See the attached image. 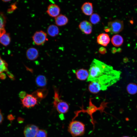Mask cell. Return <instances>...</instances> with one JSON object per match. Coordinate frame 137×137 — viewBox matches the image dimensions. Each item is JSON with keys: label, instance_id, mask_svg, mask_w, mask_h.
Segmentation results:
<instances>
[{"label": "cell", "instance_id": "cell-1", "mask_svg": "<svg viewBox=\"0 0 137 137\" xmlns=\"http://www.w3.org/2000/svg\"><path fill=\"white\" fill-rule=\"evenodd\" d=\"M88 81H96L101 85L103 90L116 82L120 79V71L96 59L92 61L89 71Z\"/></svg>", "mask_w": 137, "mask_h": 137}, {"label": "cell", "instance_id": "cell-2", "mask_svg": "<svg viewBox=\"0 0 137 137\" xmlns=\"http://www.w3.org/2000/svg\"><path fill=\"white\" fill-rule=\"evenodd\" d=\"M68 131L73 137L81 136L85 132V125L80 121L73 120L69 124Z\"/></svg>", "mask_w": 137, "mask_h": 137}, {"label": "cell", "instance_id": "cell-3", "mask_svg": "<svg viewBox=\"0 0 137 137\" xmlns=\"http://www.w3.org/2000/svg\"><path fill=\"white\" fill-rule=\"evenodd\" d=\"M32 39L34 43L38 46L43 45L48 40L47 33L42 30L36 31L32 36Z\"/></svg>", "mask_w": 137, "mask_h": 137}, {"label": "cell", "instance_id": "cell-4", "mask_svg": "<svg viewBox=\"0 0 137 137\" xmlns=\"http://www.w3.org/2000/svg\"><path fill=\"white\" fill-rule=\"evenodd\" d=\"M108 25L109 32L113 34L120 32L123 30L124 27L123 21L118 20L109 22Z\"/></svg>", "mask_w": 137, "mask_h": 137}, {"label": "cell", "instance_id": "cell-5", "mask_svg": "<svg viewBox=\"0 0 137 137\" xmlns=\"http://www.w3.org/2000/svg\"><path fill=\"white\" fill-rule=\"evenodd\" d=\"M23 107L29 108L34 107L38 104V100L32 94H27L23 99H20Z\"/></svg>", "mask_w": 137, "mask_h": 137}, {"label": "cell", "instance_id": "cell-6", "mask_svg": "<svg viewBox=\"0 0 137 137\" xmlns=\"http://www.w3.org/2000/svg\"><path fill=\"white\" fill-rule=\"evenodd\" d=\"M39 130L37 126L30 124L26 126L24 130V134L25 137H35L36 133Z\"/></svg>", "mask_w": 137, "mask_h": 137}, {"label": "cell", "instance_id": "cell-7", "mask_svg": "<svg viewBox=\"0 0 137 137\" xmlns=\"http://www.w3.org/2000/svg\"><path fill=\"white\" fill-rule=\"evenodd\" d=\"M60 11L59 7L54 4H49L46 11V13L50 16L55 18L60 14Z\"/></svg>", "mask_w": 137, "mask_h": 137}, {"label": "cell", "instance_id": "cell-8", "mask_svg": "<svg viewBox=\"0 0 137 137\" xmlns=\"http://www.w3.org/2000/svg\"><path fill=\"white\" fill-rule=\"evenodd\" d=\"M79 27L80 30L85 34H90L92 31V26L91 24L86 20L81 22L79 25Z\"/></svg>", "mask_w": 137, "mask_h": 137}, {"label": "cell", "instance_id": "cell-9", "mask_svg": "<svg viewBox=\"0 0 137 137\" xmlns=\"http://www.w3.org/2000/svg\"><path fill=\"white\" fill-rule=\"evenodd\" d=\"M26 56L27 58L30 61L36 60L38 57L39 52L37 49L33 47L28 48L26 52Z\"/></svg>", "mask_w": 137, "mask_h": 137}, {"label": "cell", "instance_id": "cell-10", "mask_svg": "<svg viewBox=\"0 0 137 137\" xmlns=\"http://www.w3.org/2000/svg\"><path fill=\"white\" fill-rule=\"evenodd\" d=\"M110 41L109 36L107 33H100L97 37V43L98 44L104 46H107L109 43Z\"/></svg>", "mask_w": 137, "mask_h": 137}, {"label": "cell", "instance_id": "cell-11", "mask_svg": "<svg viewBox=\"0 0 137 137\" xmlns=\"http://www.w3.org/2000/svg\"><path fill=\"white\" fill-rule=\"evenodd\" d=\"M56 108L57 111L60 113L65 114L68 111L69 106L67 102L61 100L57 104Z\"/></svg>", "mask_w": 137, "mask_h": 137}, {"label": "cell", "instance_id": "cell-12", "mask_svg": "<svg viewBox=\"0 0 137 137\" xmlns=\"http://www.w3.org/2000/svg\"><path fill=\"white\" fill-rule=\"evenodd\" d=\"M81 9L83 13L87 15H91L93 12L92 4L90 2H85L82 5Z\"/></svg>", "mask_w": 137, "mask_h": 137}, {"label": "cell", "instance_id": "cell-13", "mask_svg": "<svg viewBox=\"0 0 137 137\" xmlns=\"http://www.w3.org/2000/svg\"><path fill=\"white\" fill-rule=\"evenodd\" d=\"M106 103L105 102L102 103L101 104L100 107L98 108L92 103L91 99H90V100L89 105L88 108L86 110H84L83 111L86 112L90 115L91 117H92V114L97 110H100L101 108H103V107L106 105Z\"/></svg>", "mask_w": 137, "mask_h": 137}, {"label": "cell", "instance_id": "cell-14", "mask_svg": "<svg viewBox=\"0 0 137 137\" xmlns=\"http://www.w3.org/2000/svg\"><path fill=\"white\" fill-rule=\"evenodd\" d=\"M48 90L45 88L38 89L32 94L38 99H42L45 97L48 94Z\"/></svg>", "mask_w": 137, "mask_h": 137}, {"label": "cell", "instance_id": "cell-15", "mask_svg": "<svg viewBox=\"0 0 137 137\" xmlns=\"http://www.w3.org/2000/svg\"><path fill=\"white\" fill-rule=\"evenodd\" d=\"M56 24L57 26H62L66 24L68 21L67 18L62 14L59 15L55 18Z\"/></svg>", "mask_w": 137, "mask_h": 137}, {"label": "cell", "instance_id": "cell-16", "mask_svg": "<svg viewBox=\"0 0 137 137\" xmlns=\"http://www.w3.org/2000/svg\"><path fill=\"white\" fill-rule=\"evenodd\" d=\"M88 89L89 91L93 93H96L102 90L101 85L96 81L91 82L89 85Z\"/></svg>", "mask_w": 137, "mask_h": 137}, {"label": "cell", "instance_id": "cell-17", "mask_svg": "<svg viewBox=\"0 0 137 137\" xmlns=\"http://www.w3.org/2000/svg\"><path fill=\"white\" fill-rule=\"evenodd\" d=\"M76 77L79 79L84 80L88 79L89 75L88 71L85 69H81L76 70L75 72Z\"/></svg>", "mask_w": 137, "mask_h": 137}, {"label": "cell", "instance_id": "cell-18", "mask_svg": "<svg viewBox=\"0 0 137 137\" xmlns=\"http://www.w3.org/2000/svg\"><path fill=\"white\" fill-rule=\"evenodd\" d=\"M47 32L50 36L54 37L57 36L59 33V30L58 26L55 25H49L47 29Z\"/></svg>", "mask_w": 137, "mask_h": 137}, {"label": "cell", "instance_id": "cell-19", "mask_svg": "<svg viewBox=\"0 0 137 137\" xmlns=\"http://www.w3.org/2000/svg\"><path fill=\"white\" fill-rule=\"evenodd\" d=\"M36 85L39 87L44 88L47 83V80L46 77L43 75H38L35 79Z\"/></svg>", "mask_w": 137, "mask_h": 137}, {"label": "cell", "instance_id": "cell-20", "mask_svg": "<svg viewBox=\"0 0 137 137\" xmlns=\"http://www.w3.org/2000/svg\"><path fill=\"white\" fill-rule=\"evenodd\" d=\"M123 40L122 37L120 35H116L113 36L111 39V42L114 46L118 47L123 43Z\"/></svg>", "mask_w": 137, "mask_h": 137}, {"label": "cell", "instance_id": "cell-21", "mask_svg": "<svg viewBox=\"0 0 137 137\" xmlns=\"http://www.w3.org/2000/svg\"><path fill=\"white\" fill-rule=\"evenodd\" d=\"M6 23V19L4 14L0 12V38L6 33L4 27Z\"/></svg>", "mask_w": 137, "mask_h": 137}, {"label": "cell", "instance_id": "cell-22", "mask_svg": "<svg viewBox=\"0 0 137 137\" xmlns=\"http://www.w3.org/2000/svg\"><path fill=\"white\" fill-rule=\"evenodd\" d=\"M10 41L11 38L9 33H5L0 38V43L4 46L8 45Z\"/></svg>", "mask_w": 137, "mask_h": 137}, {"label": "cell", "instance_id": "cell-23", "mask_svg": "<svg viewBox=\"0 0 137 137\" xmlns=\"http://www.w3.org/2000/svg\"><path fill=\"white\" fill-rule=\"evenodd\" d=\"M127 90L129 94H135L137 92V85L134 83H130L127 86Z\"/></svg>", "mask_w": 137, "mask_h": 137}, {"label": "cell", "instance_id": "cell-24", "mask_svg": "<svg viewBox=\"0 0 137 137\" xmlns=\"http://www.w3.org/2000/svg\"><path fill=\"white\" fill-rule=\"evenodd\" d=\"M100 16L98 14L94 13L90 15L89 20L91 23L96 24L100 22Z\"/></svg>", "mask_w": 137, "mask_h": 137}, {"label": "cell", "instance_id": "cell-25", "mask_svg": "<svg viewBox=\"0 0 137 137\" xmlns=\"http://www.w3.org/2000/svg\"><path fill=\"white\" fill-rule=\"evenodd\" d=\"M8 71V64L5 61L0 57V74L4 71Z\"/></svg>", "mask_w": 137, "mask_h": 137}, {"label": "cell", "instance_id": "cell-26", "mask_svg": "<svg viewBox=\"0 0 137 137\" xmlns=\"http://www.w3.org/2000/svg\"><path fill=\"white\" fill-rule=\"evenodd\" d=\"M54 101L53 104L54 107H56L57 104L60 101V97L59 96L58 92L57 89L54 87Z\"/></svg>", "mask_w": 137, "mask_h": 137}, {"label": "cell", "instance_id": "cell-27", "mask_svg": "<svg viewBox=\"0 0 137 137\" xmlns=\"http://www.w3.org/2000/svg\"><path fill=\"white\" fill-rule=\"evenodd\" d=\"M47 133L46 131L43 129L39 130L35 137H47Z\"/></svg>", "mask_w": 137, "mask_h": 137}, {"label": "cell", "instance_id": "cell-28", "mask_svg": "<svg viewBox=\"0 0 137 137\" xmlns=\"http://www.w3.org/2000/svg\"><path fill=\"white\" fill-rule=\"evenodd\" d=\"M27 94L25 91H22L19 93V96L20 99H23L26 96Z\"/></svg>", "mask_w": 137, "mask_h": 137}, {"label": "cell", "instance_id": "cell-29", "mask_svg": "<svg viewBox=\"0 0 137 137\" xmlns=\"http://www.w3.org/2000/svg\"><path fill=\"white\" fill-rule=\"evenodd\" d=\"M99 53L102 54H104L107 52V50L106 48L103 47L99 48Z\"/></svg>", "mask_w": 137, "mask_h": 137}, {"label": "cell", "instance_id": "cell-30", "mask_svg": "<svg viewBox=\"0 0 137 137\" xmlns=\"http://www.w3.org/2000/svg\"><path fill=\"white\" fill-rule=\"evenodd\" d=\"M7 119L10 121H12L14 119V117L12 114H9L7 116Z\"/></svg>", "mask_w": 137, "mask_h": 137}, {"label": "cell", "instance_id": "cell-31", "mask_svg": "<svg viewBox=\"0 0 137 137\" xmlns=\"http://www.w3.org/2000/svg\"><path fill=\"white\" fill-rule=\"evenodd\" d=\"M4 118L1 110L0 109V125L3 122Z\"/></svg>", "mask_w": 137, "mask_h": 137}, {"label": "cell", "instance_id": "cell-32", "mask_svg": "<svg viewBox=\"0 0 137 137\" xmlns=\"http://www.w3.org/2000/svg\"><path fill=\"white\" fill-rule=\"evenodd\" d=\"M6 77L5 74L4 73H2L0 74V77L2 79H4Z\"/></svg>", "mask_w": 137, "mask_h": 137}, {"label": "cell", "instance_id": "cell-33", "mask_svg": "<svg viewBox=\"0 0 137 137\" xmlns=\"http://www.w3.org/2000/svg\"><path fill=\"white\" fill-rule=\"evenodd\" d=\"M117 51V49L115 47H113L112 49V52L113 53H114Z\"/></svg>", "mask_w": 137, "mask_h": 137}, {"label": "cell", "instance_id": "cell-34", "mask_svg": "<svg viewBox=\"0 0 137 137\" xmlns=\"http://www.w3.org/2000/svg\"><path fill=\"white\" fill-rule=\"evenodd\" d=\"M3 2H9L10 1V0H3L2 1Z\"/></svg>", "mask_w": 137, "mask_h": 137}, {"label": "cell", "instance_id": "cell-35", "mask_svg": "<svg viewBox=\"0 0 137 137\" xmlns=\"http://www.w3.org/2000/svg\"><path fill=\"white\" fill-rule=\"evenodd\" d=\"M122 137H129V136H123Z\"/></svg>", "mask_w": 137, "mask_h": 137}]
</instances>
